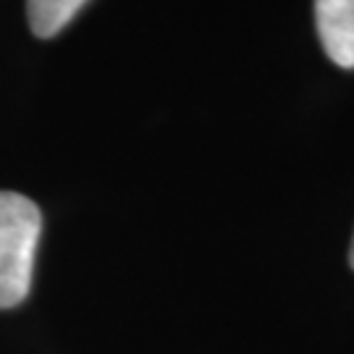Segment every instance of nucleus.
<instances>
[{
  "mask_svg": "<svg viewBox=\"0 0 354 354\" xmlns=\"http://www.w3.org/2000/svg\"><path fill=\"white\" fill-rule=\"evenodd\" d=\"M42 213L24 194L0 192V310L16 307L32 289Z\"/></svg>",
  "mask_w": 354,
  "mask_h": 354,
  "instance_id": "1",
  "label": "nucleus"
},
{
  "mask_svg": "<svg viewBox=\"0 0 354 354\" xmlns=\"http://www.w3.org/2000/svg\"><path fill=\"white\" fill-rule=\"evenodd\" d=\"M87 0H26L29 29L37 37H55L76 13L84 8Z\"/></svg>",
  "mask_w": 354,
  "mask_h": 354,
  "instance_id": "3",
  "label": "nucleus"
},
{
  "mask_svg": "<svg viewBox=\"0 0 354 354\" xmlns=\"http://www.w3.org/2000/svg\"><path fill=\"white\" fill-rule=\"evenodd\" d=\"M349 263H352V268H354V236H352V250H349Z\"/></svg>",
  "mask_w": 354,
  "mask_h": 354,
  "instance_id": "4",
  "label": "nucleus"
},
{
  "mask_svg": "<svg viewBox=\"0 0 354 354\" xmlns=\"http://www.w3.org/2000/svg\"><path fill=\"white\" fill-rule=\"evenodd\" d=\"M323 50L342 68H354V0H315Z\"/></svg>",
  "mask_w": 354,
  "mask_h": 354,
  "instance_id": "2",
  "label": "nucleus"
}]
</instances>
